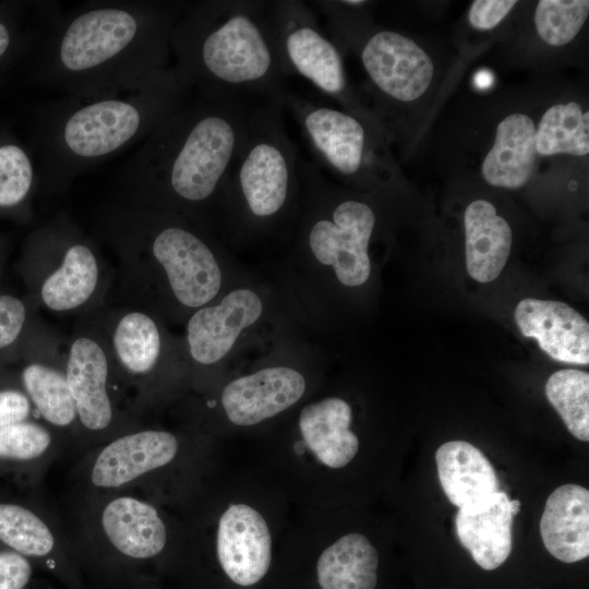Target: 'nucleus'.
<instances>
[{"label":"nucleus","instance_id":"obj_3","mask_svg":"<svg viewBox=\"0 0 589 589\" xmlns=\"http://www.w3.org/2000/svg\"><path fill=\"white\" fill-rule=\"evenodd\" d=\"M192 97L171 67L145 86L99 95H62L34 116L29 148L39 185L64 190L79 175L144 141Z\"/></svg>","mask_w":589,"mask_h":589},{"label":"nucleus","instance_id":"obj_19","mask_svg":"<svg viewBox=\"0 0 589 589\" xmlns=\"http://www.w3.org/2000/svg\"><path fill=\"white\" fill-rule=\"evenodd\" d=\"M520 509L518 500L498 491L480 504L459 508L455 517L457 537L483 569L500 567L513 548V519Z\"/></svg>","mask_w":589,"mask_h":589},{"label":"nucleus","instance_id":"obj_7","mask_svg":"<svg viewBox=\"0 0 589 589\" xmlns=\"http://www.w3.org/2000/svg\"><path fill=\"white\" fill-rule=\"evenodd\" d=\"M68 532L80 566L132 586L183 562V518L137 493L74 492Z\"/></svg>","mask_w":589,"mask_h":589},{"label":"nucleus","instance_id":"obj_17","mask_svg":"<svg viewBox=\"0 0 589 589\" xmlns=\"http://www.w3.org/2000/svg\"><path fill=\"white\" fill-rule=\"evenodd\" d=\"M361 61L376 91L397 103L421 97L434 75L430 56L412 39L394 31L372 34L362 46Z\"/></svg>","mask_w":589,"mask_h":589},{"label":"nucleus","instance_id":"obj_4","mask_svg":"<svg viewBox=\"0 0 589 589\" xmlns=\"http://www.w3.org/2000/svg\"><path fill=\"white\" fill-rule=\"evenodd\" d=\"M170 48L171 69L193 95L260 103L285 92L272 1H189Z\"/></svg>","mask_w":589,"mask_h":589},{"label":"nucleus","instance_id":"obj_12","mask_svg":"<svg viewBox=\"0 0 589 589\" xmlns=\"http://www.w3.org/2000/svg\"><path fill=\"white\" fill-rule=\"evenodd\" d=\"M279 51L287 76L300 75L322 93L348 100L342 59L302 1H272Z\"/></svg>","mask_w":589,"mask_h":589},{"label":"nucleus","instance_id":"obj_15","mask_svg":"<svg viewBox=\"0 0 589 589\" xmlns=\"http://www.w3.org/2000/svg\"><path fill=\"white\" fill-rule=\"evenodd\" d=\"M0 543L53 574L69 589H83L68 529L48 507L0 501Z\"/></svg>","mask_w":589,"mask_h":589},{"label":"nucleus","instance_id":"obj_36","mask_svg":"<svg viewBox=\"0 0 589 589\" xmlns=\"http://www.w3.org/2000/svg\"><path fill=\"white\" fill-rule=\"evenodd\" d=\"M33 405L23 388H0V429L29 419Z\"/></svg>","mask_w":589,"mask_h":589},{"label":"nucleus","instance_id":"obj_9","mask_svg":"<svg viewBox=\"0 0 589 589\" xmlns=\"http://www.w3.org/2000/svg\"><path fill=\"white\" fill-rule=\"evenodd\" d=\"M323 383L318 364L301 358H269L248 370L224 374L196 399L184 424L220 443L236 437L253 440Z\"/></svg>","mask_w":589,"mask_h":589},{"label":"nucleus","instance_id":"obj_26","mask_svg":"<svg viewBox=\"0 0 589 589\" xmlns=\"http://www.w3.org/2000/svg\"><path fill=\"white\" fill-rule=\"evenodd\" d=\"M65 446L67 442L48 425L28 419L0 429V465L38 480Z\"/></svg>","mask_w":589,"mask_h":589},{"label":"nucleus","instance_id":"obj_34","mask_svg":"<svg viewBox=\"0 0 589 589\" xmlns=\"http://www.w3.org/2000/svg\"><path fill=\"white\" fill-rule=\"evenodd\" d=\"M26 320L23 301L12 294L0 296V350L20 337Z\"/></svg>","mask_w":589,"mask_h":589},{"label":"nucleus","instance_id":"obj_14","mask_svg":"<svg viewBox=\"0 0 589 589\" xmlns=\"http://www.w3.org/2000/svg\"><path fill=\"white\" fill-rule=\"evenodd\" d=\"M266 293L253 285L232 286L215 301L195 310L187 324L191 359L216 368L257 328L268 314Z\"/></svg>","mask_w":589,"mask_h":589},{"label":"nucleus","instance_id":"obj_18","mask_svg":"<svg viewBox=\"0 0 589 589\" xmlns=\"http://www.w3.org/2000/svg\"><path fill=\"white\" fill-rule=\"evenodd\" d=\"M524 336L534 338L551 358L572 364L589 363V324L564 302L527 298L515 309Z\"/></svg>","mask_w":589,"mask_h":589},{"label":"nucleus","instance_id":"obj_27","mask_svg":"<svg viewBox=\"0 0 589 589\" xmlns=\"http://www.w3.org/2000/svg\"><path fill=\"white\" fill-rule=\"evenodd\" d=\"M39 185L34 155L12 132L0 129V217L24 219Z\"/></svg>","mask_w":589,"mask_h":589},{"label":"nucleus","instance_id":"obj_30","mask_svg":"<svg viewBox=\"0 0 589 589\" xmlns=\"http://www.w3.org/2000/svg\"><path fill=\"white\" fill-rule=\"evenodd\" d=\"M545 394L562 417L568 431L578 440L589 441V374L566 369L553 373Z\"/></svg>","mask_w":589,"mask_h":589},{"label":"nucleus","instance_id":"obj_5","mask_svg":"<svg viewBox=\"0 0 589 589\" xmlns=\"http://www.w3.org/2000/svg\"><path fill=\"white\" fill-rule=\"evenodd\" d=\"M292 508L252 465H227L181 516L182 563L211 567L229 585L252 589L274 567Z\"/></svg>","mask_w":589,"mask_h":589},{"label":"nucleus","instance_id":"obj_24","mask_svg":"<svg viewBox=\"0 0 589 589\" xmlns=\"http://www.w3.org/2000/svg\"><path fill=\"white\" fill-rule=\"evenodd\" d=\"M97 283L98 263L95 253L70 228L61 264L43 283L41 300L53 311L76 309L91 298Z\"/></svg>","mask_w":589,"mask_h":589},{"label":"nucleus","instance_id":"obj_29","mask_svg":"<svg viewBox=\"0 0 589 589\" xmlns=\"http://www.w3.org/2000/svg\"><path fill=\"white\" fill-rule=\"evenodd\" d=\"M113 346L119 362L128 373L148 376L154 373L160 358L161 335L153 317L133 311L119 321Z\"/></svg>","mask_w":589,"mask_h":589},{"label":"nucleus","instance_id":"obj_20","mask_svg":"<svg viewBox=\"0 0 589 589\" xmlns=\"http://www.w3.org/2000/svg\"><path fill=\"white\" fill-rule=\"evenodd\" d=\"M540 533L548 552L564 563L589 555V491L564 484L548 497L540 519Z\"/></svg>","mask_w":589,"mask_h":589},{"label":"nucleus","instance_id":"obj_33","mask_svg":"<svg viewBox=\"0 0 589 589\" xmlns=\"http://www.w3.org/2000/svg\"><path fill=\"white\" fill-rule=\"evenodd\" d=\"M34 564L27 557L2 545L0 549V589H26Z\"/></svg>","mask_w":589,"mask_h":589},{"label":"nucleus","instance_id":"obj_16","mask_svg":"<svg viewBox=\"0 0 589 589\" xmlns=\"http://www.w3.org/2000/svg\"><path fill=\"white\" fill-rule=\"evenodd\" d=\"M64 374L76 409L81 455L129 431L110 393L106 353L96 340L72 342Z\"/></svg>","mask_w":589,"mask_h":589},{"label":"nucleus","instance_id":"obj_32","mask_svg":"<svg viewBox=\"0 0 589 589\" xmlns=\"http://www.w3.org/2000/svg\"><path fill=\"white\" fill-rule=\"evenodd\" d=\"M589 15L587 0H541L534 12V26L539 37L551 46L572 41Z\"/></svg>","mask_w":589,"mask_h":589},{"label":"nucleus","instance_id":"obj_31","mask_svg":"<svg viewBox=\"0 0 589 589\" xmlns=\"http://www.w3.org/2000/svg\"><path fill=\"white\" fill-rule=\"evenodd\" d=\"M35 1L0 0V82L23 62L35 36Z\"/></svg>","mask_w":589,"mask_h":589},{"label":"nucleus","instance_id":"obj_8","mask_svg":"<svg viewBox=\"0 0 589 589\" xmlns=\"http://www.w3.org/2000/svg\"><path fill=\"white\" fill-rule=\"evenodd\" d=\"M280 98L257 103L245 139L221 187L213 218L235 240H251L293 225L302 159L290 139Z\"/></svg>","mask_w":589,"mask_h":589},{"label":"nucleus","instance_id":"obj_13","mask_svg":"<svg viewBox=\"0 0 589 589\" xmlns=\"http://www.w3.org/2000/svg\"><path fill=\"white\" fill-rule=\"evenodd\" d=\"M280 101L297 120L322 168L349 181L372 171L369 133L359 116L286 91Z\"/></svg>","mask_w":589,"mask_h":589},{"label":"nucleus","instance_id":"obj_11","mask_svg":"<svg viewBox=\"0 0 589 589\" xmlns=\"http://www.w3.org/2000/svg\"><path fill=\"white\" fill-rule=\"evenodd\" d=\"M310 570L316 589H376L380 551L341 507H293L277 560Z\"/></svg>","mask_w":589,"mask_h":589},{"label":"nucleus","instance_id":"obj_23","mask_svg":"<svg viewBox=\"0 0 589 589\" xmlns=\"http://www.w3.org/2000/svg\"><path fill=\"white\" fill-rule=\"evenodd\" d=\"M466 263L469 275L479 283L494 280L510 253L513 233L492 203L476 200L464 215Z\"/></svg>","mask_w":589,"mask_h":589},{"label":"nucleus","instance_id":"obj_21","mask_svg":"<svg viewBox=\"0 0 589 589\" xmlns=\"http://www.w3.org/2000/svg\"><path fill=\"white\" fill-rule=\"evenodd\" d=\"M536 157V125L529 116L515 112L497 124L481 172L491 185L519 189L532 177Z\"/></svg>","mask_w":589,"mask_h":589},{"label":"nucleus","instance_id":"obj_35","mask_svg":"<svg viewBox=\"0 0 589 589\" xmlns=\"http://www.w3.org/2000/svg\"><path fill=\"white\" fill-rule=\"evenodd\" d=\"M517 4L515 0H476L469 10V22L480 31L494 28Z\"/></svg>","mask_w":589,"mask_h":589},{"label":"nucleus","instance_id":"obj_2","mask_svg":"<svg viewBox=\"0 0 589 589\" xmlns=\"http://www.w3.org/2000/svg\"><path fill=\"white\" fill-rule=\"evenodd\" d=\"M256 104L192 94L122 165L120 189L145 208L177 213L204 228Z\"/></svg>","mask_w":589,"mask_h":589},{"label":"nucleus","instance_id":"obj_22","mask_svg":"<svg viewBox=\"0 0 589 589\" xmlns=\"http://www.w3.org/2000/svg\"><path fill=\"white\" fill-rule=\"evenodd\" d=\"M435 460L442 489L450 503L459 508L480 504L500 491L493 466L468 442L444 443L437 448Z\"/></svg>","mask_w":589,"mask_h":589},{"label":"nucleus","instance_id":"obj_1","mask_svg":"<svg viewBox=\"0 0 589 589\" xmlns=\"http://www.w3.org/2000/svg\"><path fill=\"white\" fill-rule=\"evenodd\" d=\"M188 4L95 0L63 11L59 2L35 1L26 79L63 95L139 89L170 68L172 29Z\"/></svg>","mask_w":589,"mask_h":589},{"label":"nucleus","instance_id":"obj_25","mask_svg":"<svg viewBox=\"0 0 589 589\" xmlns=\"http://www.w3.org/2000/svg\"><path fill=\"white\" fill-rule=\"evenodd\" d=\"M24 392L47 425L80 450L77 414L64 372L40 363L27 364L21 373ZM77 450V452H79Z\"/></svg>","mask_w":589,"mask_h":589},{"label":"nucleus","instance_id":"obj_28","mask_svg":"<svg viewBox=\"0 0 589 589\" xmlns=\"http://www.w3.org/2000/svg\"><path fill=\"white\" fill-rule=\"evenodd\" d=\"M536 152L541 156L587 155L589 112L576 101L551 106L536 127Z\"/></svg>","mask_w":589,"mask_h":589},{"label":"nucleus","instance_id":"obj_6","mask_svg":"<svg viewBox=\"0 0 589 589\" xmlns=\"http://www.w3.org/2000/svg\"><path fill=\"white\" fill-rule=\"evenodd\" d=\"M227 466L223 443L183 424L129 430L81 455L74 492H133L182 516Z\"/></svg>","mask_w":589,"mask_h":589},{"label":"nucleus","instance_id":"obj_10","mask_svg":"<svg viewBox=\"0 0 589 589\" xmlns=\"http://www.w3.org/2000/svg\"><path fill=\"white\" fill-rule=\"evenodd\" d=\"M106 221L113 237L148 250L183 308L195 311L223 293V260L203 227L180 214L152 208L116 209Z\"/></svg>","mask_w":589,"mask_h":589}]
</instances>
